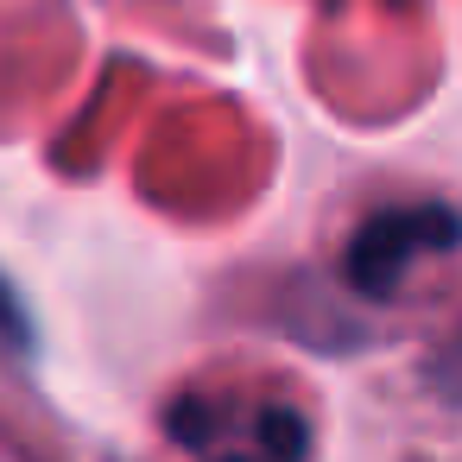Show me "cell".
I'll list each match as a JSON object with an SVG mask.
<instances>
[{
  "mask_svg": "<svg viewBox=\"0 0 462 462\" xmlns=\"http://www.w3.org/2000/svg\"><path fill=\"white\" fill-rule=\"evenodd\" d=\"M462 247V216L443 209V203H399V209H380L355 228L348 241V285L361 298H393L405 285V273L430 254H449Z\"/></svg>",
  "mask_w": 462,
  "mask_h": 462,
  "instance_id": "6da1fadb",
  "label": "cell"
},
{
  "mask_svg": "<svg viewBox=\"0 0 462 462\" xmlns=\"http://www.w3.org/2000/svg\"><path fill=\"white\" fill-rule=\"evenodd\" d=\"M32 348V323H26V304L20 291L0 279V355H26Z\"/></svg>",
  "mask_w": 462,
  "mask_h": 462,
  "instance_id": "7a4b0ae2",
  "label": "cell"
}]
</instances>
